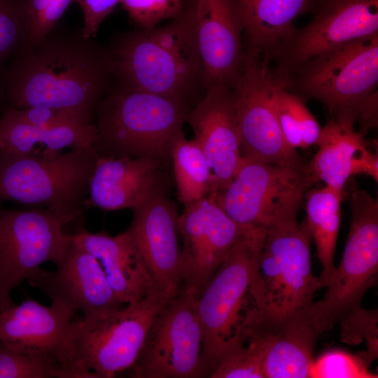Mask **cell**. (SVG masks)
I'll return each instance as SVG.
<instances>
[{
  "label": "cell",
  "instance_id": "6da1fadb",
  "mask_svg": "<svg viewBox=\"0 0 378 378\" xmlns=\"http://www.w3.org/2000/svg\"><path fill=\"white\" fill-rule=\"evenodd\" d=\"M115 81L108 48L85 36L82 28L57 25L27 44L0 72L5 108L71 109L93 118Z\"/></svg>",
  "mask_w": 378,
  "mask_h": 378
},
{
  "label": "cell",
  "instance_id": "7a4b0ae2",
  "mask_svg": "<svg viewBox=\"0 0 378 378\" xmlns=\"http://www.w3.org/2000/svg\"><path fill=\"white\" fill-rule=\"evenodd\" d=\"M108 50L116 83L186 101L204 85L192 12L164 27L122 33Z\"/></svg>",
  "mask_w": 378,
  "mask_h": 378
},
{
  "label": "cell",
  "instance_id": "3957f363",
  "mask_svg": "<svg viewBox=\"0 0 378 378\" xmlns=\"http://www.w3.org/2000/svg\"><path fill=\"white\" fill-rule=\"evenodd\" d=\"M266 232L253 229L240 240L196 298L206 377L265 312L258 257Z\"/></svg>",
  "mask_w": 378,
  "mask_h": 378
},
{
  "label": "cell",
  "instance_id": "277c9868",
  "mask_svg": "<svg viewBox=\"0 0 378 378\" xmlns=\"http://www.w3.org/2000/svg\"><path fill=\"white\" fill-rule=\"evenodd\" d=\"M190 108L186 100L153 94L115 82L98 104L92 147L99 156H170Z\"/></svg>",
  "mask_w": 378,
  "mask_h": 378
},
{
  "label": "cell",
  "instance_id": "5b68a950",
  "mask_svg": "<svg viewBox=\"0 0 378 378\" xmlns=\"http://www.w3.org/2000/svg\"><path fill=\"white\" fill-rule=\"evenodd\" d=\"M99 157L92 145L55 155L0 149V203L46 208L69 224L85 209Z\"/></svg>",
  "mask_w": 378,
  "mask_h": 378
},
{
  "label": "cell",
  "instance_id": "8992f818",
  "mask_svg": "<svg viewBox=\"0 0 378 378\" xmlns=\"http://www.w3.org/2000/svg\"><path fill=\"white\" fill-rule=\"evenodd\" d=\"M174 298L155 291L141 301L74 319L77 378H111L128 370L157 315Z\"/></svg>",
  "mask_w": 378,
  "mask_h": 378
},
{
  "label": "cell",
  "instance_id": "52a82bcc",
  "mask_svg": "<svg viewBox=\"0 0 378 378\" xmlns=\"http://www.w3.org/2000/svg\"><path fill=\"white\" fill-rule=\"evenodd\" d=\"M284 85L322 103L331 118L354 124L377 91L378 33L318 54L295 69Z\"/></svg>",
  "mask_w": 378,
  "mask_h": 378
},
{
  "label": "cell",
  "instance_id": "ba28073f",
  "mask_svg": "<svg viewBox=\"0 0 378 378\" xmlns=\"http://www.w3.org/2000/svg\"><path fill=\"white\" fill-rule=\"evenodd\" d=\"M351 224L341 261L327 285L323 298L306 312L320 335L328 331L360 306L378 274V200L351 185L349 192Z\"/></svg>",
  "mask_w": 378,
  "mask_h": 378
},
{
  "label": "cell",
  "instance_id": "9c48e42d",
  "mask_svg": "<svg viewBox=\"0 0 378 378\" xmlns=\"http://www.w3.org/2000/svg\"><path fill=\"white\" fill-rule=\"evenodd\" d=\"M312 186L307 172L242 158L231 183L216 199L239 225L267 230L298 220Z\"/></svg>",
  "mask_w": 378,
  "mask_h": 378
},
{
  "label": "cell",
  "instance_id": "30bf717a",
  "mask_svg": "<svg viewBox=\"0 0 378 378\" xmlns=\"http://www.w3.org/2000/svg\"><path fill=\"white\" fill-rule=\"evenodd\" d=\"M312 237L305 219L267 230L258 257L265 312L273 316L306 312L323 288L311 268Z\"/></svg>",
  "mask_w": 378,
  "mask_h": 378
},
{
  "label": "cell",
  "instance_id": "8fae6325",
  "mask_svg": "<svg viewBox=\"0 0 378 378\" xmlns=\"http://www.w3.org/2000/svg\"><path fill=\"white\" fill-rule=\"evenodd\" d=\"M65 223L43 207L6 209L0 203V313L13 307L14 288L28 281L43 263L54 264L71 241Z\"/></svg>",
  "mask_w": 378,
  "mask_h": 378
},
{
  "label": "cell",
  "instance_id": "7c38bea8",
  "mask_svg": "<svg viewBox=\"0 0 378 378\" xmlns=\"http://www.w3.org/2000/svg\"><path fill=\"white\" fill-rule=\"evenodd\" d=\"M197 297L181 290L157 315L135 362L128 370L135 378L205 377L203 332Z\"/></svg>",
  "mask_w": 378,
  "mask_h": 378
},
{
  "label": "cell",
  "instance_id": "4fadbf2b",
  "mask_svg": "<svg viewBox=\"0 0 378 378\" xmlns=\"http://www.w3.org/2000/svg\"><path fill=\"white\" fill-rule=\"evenodd\" d=\"M269 59L246 52L233 90L241 158L307 172V163L285 141L274 112Z\"/></svg>",
  "mask_w": 378,
  "mask_h": 378
},
{
  "label": "cell",
  "instance_id": "5bb4252c",
  "mask_svg": "<svg viewBox=\"0 0 378 378\" xmlns=\"http://www.w3.org/2000/svg\"><path fill=\"white\" fill-rule=\"evenodd\" d=\"M177 222L183 241L181 290L197 297L237 243L253 228L234 221L217 202L216 193L186 205Z\"/></svg>",
  "mask_w": 378,
  "mask_h": 378
},
{
  "label": "cell",
  "instance_id": "9a60e30c",
  "mask_svg": "<svg viewBox=\"0 0 378 378\" xmlns=\"http://www.w3.org/2000/svg\"><path fill=\"white\" fill-rule=\"evenodd\" d=\"M378 33V0H323L307 26L275 57L273 79L285 84L293 72L313 57L343 43Z\"/></svg>",
  "mask_w": 378,
  "mask_h": 378
},
{
  "label": "cell",
  "instance_id": "2e32d148",
  "mask_svg": "<svg viewBox=\"0 0 378 378\" xmlns=\"http://www.w3.org/2000/svg\"><path fill=\"white\" fill-rule=\"evenodd\" d=\"M75 312L52 302L29 299L0 313V342L38 358L56 368L61 378H77L74 364Z\"/></svg>",
  "mask_w": 378,
  "mask_h": 378
},
{
  "label": "cell",
  "instance_id": "e0dca14e",
  "mask_svg": "<svg viewBox=\"0 0 378 378\" xmlns=\"http://www.w3.org/2000/svg\"><path fill=\"white\" fill-rule=\"evenodd\" d=\"M133 211L132 223L126 231L158 290L174 298L183 284L175 206L157 188Z\"/></svg>",
  "mask_w": 378,
  "mask_h": 378
},
{
  "label": "cell",
  "instance_id": "ac0fdd59",
  "mask_svg": "<svg viewBox=\"0 0 378 378\" xmlns=\"http://www.w3.org/2000/svg\"><path fill=\"white\" fill-rule=\"evenodd\" d=\"M55 265V271L41 267L28 280L52 302L74 312H81L84 318L123 306L109 285L99 261L72 239Z\"/></svg>",
  "mask_w": 378,
  "mask_h": 378
},
{
  "label": "cell",
  "instance_id": "d6986e66",
  "mask_svg": "<svg viewBox=\"0 0 378 378\" xmlns=\"http://www.w3.org/2000/svg\"><path fill=\"white\" fill-rule=\"evenodd\" d=\"M204 97L190 109L186 122L202 148L213 176L211 193L224 190L232 181L242 159L239 150L232 88L221 83L206 88Z\"/></svg>",
  "mask_w": 378,
  "mask_h": 378
},
{
  "label": "cell",
  "instance_id": "ffe728a7",
  "mask_svg": "<svg viewBox=\"0 0 378 378\" xmlns=\"http://www.w3.org/2000/svg\"><path fill=\"white\" fill-rule=\"evenodd\" d=\"M204 86L233 88L243 66V29L231 0H197L192 12Z\"/></svg>",
  "mask_w": 378,
  "mask_h": 378
},
{
  "label": "cell",
  "instance_id": "44dd1931",
  "mask_svg": "<svg viewBox=\"0 0 378 378\" xmlns=\"http://www.w3.org/2000/svg\"><path fill=\"white\" fill-rule=\"evenodd\" d=\"M319 334L306 312L273 316L262 312L246 337L259 346L265 378L309 377Z\"/></svg>",
  "mask_w": 378,
  "mask_h": 378
},
{
  "label": "cell",
  "instance_id": "7402d4cb",
  "mask_svg": "<svg viewBox=\"0 0 378 378\" xmlns=\"http://www.w3.org/2000/svg\"><path fill=\"white\" fill-rule=\"evenodd\" d=\"M364 136L355 130L354 124L330 118L321 128L317 152L307 163L313 185L323 181L326 186L342 192L349 178L361 173L377 183V152H371L370 144Z\"/></svg>",
  "mask_w": 378,
  "mask_h": 378
},
{
  "label": "cell",
  "instance_id": "603a6c76",
  "mask_svg": "<svg viewBox=\"0 0 378 378\" xmlns=\"http://www.w3.org/2000/svg\"><path fill=\"white\" fill-rule=\"evenodd\" d=\"M71 238L99 261L121 303H135L160 291L126 230L111 237L104 232L92 233L83 227L72 234Z\"/></svg>",
  "mask_w": 378,
  "mask_h": 378
},
{
  "label": "cell",
  "instance_id": "cb8c5ba5",
  "mask_svg": "<svg viewBox=\"0 0 378 378\" xmlns=\"http://www.w3.org/2000/svg\"><path fill=\"white\" fill-rule=\"evenodd\" d=\"M160 161L148 158L99 156L89 182L85 209H134L157 188Z\"/></svg>",
  "mask_w": 378,
  "mask_h": 378
},
{
  "label": "cell",
  "instance_id": "d4e9b609",
  "mask_svg": "<svg viewBox=\"0 0 378 378\" xmlns=\"http://www.w3.org/2000/svg\"><path fill=\"white\" fill-rule=\"evenodd\" d=\"M241 22L247 52L275 58L293 36L294 20L311 0H231Z\"/></svg>",
  "mask_w": 378,
  "mask_h": 378
},
{
  "label": "cell",
  "instance_id": "484cf974",
  "mask_svg": "<svg viewBox=\"0 0 378 378\" xmlns=\"http://www.w3.org/2000/svg\"><path fill=\"white\" fill-rule=\"evenodd\" d=\"M97 133L92 122L32 127L0 116V149L13 153H33L34 146L38 145L46 147L41 154L55 155L66 147L92 146Z\"/></svg>",
  "mask_w": 378,
  "mask_h": 378
},
{
  "label": "cell",
  "instance_id": "4316f807",
  "mask_svg": "<svg viewBox=\"0 0 378 378\" xmlns=\"http://www.w3.org/2000/svg\"><path fill=\"white\" fill-rule=\"evenodd\" d=\"M343 192L328 186L309 190L304 197L307 225L322 266L320 279L326 287L335 267L334 255L341 223Z\"/></svg>",
  "mask_w": 378,
  "mask_h": 378
},
{
  "label": "cell",
  "instance_id": "83f0119b",
  "mask_svg": "<svg viewBox=\"0 0 378 378\" xmlns=\"http://www.w3.org/2000/svg\"><path fill=\"white\" fill-rule=\"evenodd\" d=\"M179 200L185 205L196 202L212 191L213 176L207 160L195 139L187 140L183 133L171 148Z\"/></svg>",
  "mask_w": 378,
  "mask_h": 378
},
{
  "label": "cell",
  "instance_id": "f1b7e54d",
  "mask_svg": "<svg viewBox=\"0 0 378 378\" xmlns=\"http://www.w3.org/2000/svg\"><path fill=\"white\" fill-rule=\"evenodd\" d=\"M271 97L286 142L296 150L316 144L322 127L306 106L302 97L274 80Z\"/></svg>",
  "mask_w": 378,
  "mask_h": 378
},
{
  "label": "cell",
  "instance_id": "f546056e",
  "mask_svg": "<svg viewBox=\"0 0 378 378\" xmlns=\"http://www.w3.org/2000/svg\"><path fill=\"white\" fill-rule=\"evenodd\" d=\"M29 29L27 0H0V72L27 44Z\"/></svg>",
  "mask_w": 378,
  "mask_h": 378
},
{
  "label": "cell",
  "instance_id": "4dcf8cb0",
  "mask_svg": "<svg viewBox=\"0 0 378 378\" xmlns=\"http://www.w3.org/2000/svg\"><path fill=\"white\" fill-rule=\"evenodd\" d=\"M211 378H265L259 346L246 338L222 356L210 370Z\"/></svg>",
  "mask_w": 378,
  "mask_h": 378
},
{
  "label": "cell",
  "instance_id": "1f68e13d",
  "mask_svg": "<svg viewBox=\"0 0 378 378\" xmlns=\"http://www.w3.org/2000/svg\"><path fill=\"white\" fill-rule=\"evenodd\" d=\"M341 340L349 344L366 342L367 349L359 354L368 366L378 356L377 309L367 310L361 306L353 309L339 322Z\"/></svg>",
  "mask_w": 378,
  "mask_h": 378
},
{
  "label": "cell",
  "instance_id": "d6a6232c",
  "mask_svg": "<svg viewBox=\"0 0 378 378\" xmlns=\"http://www.w3.org/2000/svg\"><path fill=\"white\" fill-rule=\"evenodd\" d=\"M309 377L317 378H375L360 355L341 350L323 354L312 364Z\"/></svg>",
  "mask_w": 378,
  "mask_h": 378
},
{
  "label": "cell",
  "instance_id": "836d02e7",
  "mask_svg": "<svg viewBox=\"0 0 378 378\" xmlns=\"http://www.w3.org/2000/svg\"><path fill=\"white\" fill-rule=\"evenodd\" d=\"M61 378L47 362L0 342V378Z\"/></svg>",
  "mask_w": 378,
  "mask_h": 378
},
{
  "label": "cell",
  "instance_id": "e575fe53",
  "mask_svg": "<svg viewBox=\"0 0 378 378\" xmlns=\"http://www.w3.org/2000/svg\"><path fill=\"white\" fill-rule=\"evenodd\" d=\"M1 117L32 127L58 125L76 121L92 122L93 117L85 113L44 106H31L25 108H5Z\"/></svg>",
  "mask_w": 378,
  "mask_h": 378
},
{
  "label": "cell",
  "instance_id": "d590c367",
  "mask_svg": "<svg viewBox=\"0 0 378 378\" xmlns=\"http://www.w3.org/2000/svg\"><path fill=\"white\" fill-rule=\"evenodd\" d=\"M74 0H51L30 25L27 44H33L48 34Z\"/></svg>",
  "mask_w": 378,
  "mask_h": 378
},
{
  "label": "cell",
  "instance_id": "8d00e7d4",
  "mask_svg": "<svg viewBox=\"0 0 378 378\" xmlns=\"http://www.w3.org/2000/svg\"><path fill=\"white\" fill-rule=\"evenodd\" d=\"M119 2L120 0H83L79 4L84 15L83 35L94 38L103 20Z\"/></svg>",
  "mask_w": 378,
  "mask_h": 378
},
{
  "label": "cell",
  "instance_id": "74e56055",
  "mask_svg": "<svg viewBox=\"0 0 378 378\" xmlns=\"http://www.w3.org/2000/svg\"><path fill=\"white\" fill-rule=\"evenodd\" d=\"M139 28L150 29L162 20L155 0H120Z\"/></svg>",
  "mask_w": 378,
  "mask_h": 378
},
{
  "label": "cell",
  "instance_id": "f35d334b",
  "mask_svg": "<svg viewBox=\"0 0 378 378\" xmlns=\"http://www.w3.org/2000/svg\"><path fill=\"white\" fill-rule=\"evenodd\" d=\"M162 20L180 15L182 0H155Z\"/></svg>",
  "mask_w": 378,
  "mask_h": 378
},
{
  "label": "cell",
  "instance_id": "ab89813d",
  "mask_svg": "<svg viewBox=\"0 0 378 378\" xmlns=\"http://www.w3.org/2000/svg\"><path fill=\"white\" fill-rule=\"evenodd\" d=\"M51 0H27L30 25Z\"/></svg>",
  "mask_w": 378,
  "mask_h": 378
},
{
  "label": "cell",
  "instance_id": "60d3db41",
  "mask_svg": "<svg viewBox=\"0 0 378 378\" xmlns=\"http://www.w3.org/2000/svg\"><path fill=\"white\" fill-rule=\"evenodd\" d=\"M0 104H3V98H2L1 90H0Z\"/></svg>",
  "mask_w": 378,
  "mask_h": 378
}]
</instances>
